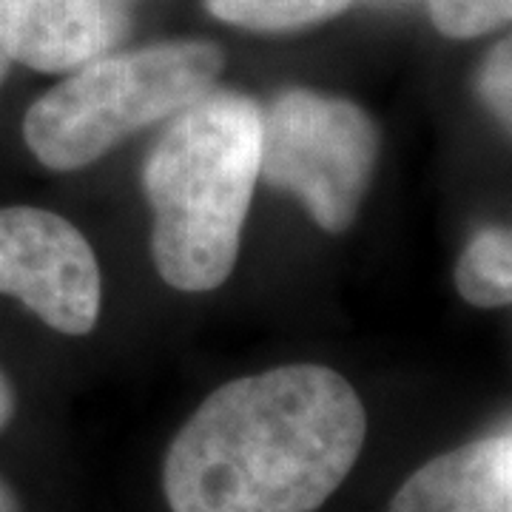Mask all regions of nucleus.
<instances>
[{
  "label": "nucleus",
  "mask_w": 512,
  "mask_h": 512,
  "mask_svg": "<svg viewBox=\"0 0 512 512\" xmlns=\"http://www.w3.org/2000/svg\"><path fill=\"white\" fill-rule=\"evenodd\" d=\"M211 15L256 32H288L339 15L350 0H205Z\"/></svg>",
  "instance_id": "obj_9"
},
{
  "label": "nucleus",
  "mask_w": 512,
  "mask_h": 512,
  "mask_svg": "<svg viewBox=\"0 0 512 512\" xmlns=\"http://www.w3.org/2000/svg\"><path fill=\"white\" fill-rule=\"evenodd\" d=\"M12 413H15V393H12V387L6 382V376L0 373V430L9 424Z\"/></svg>",
  "instance_id": "obj_12"
},
{
  "label": "nucleus",
  "mask_w": 512,
  "mask_h": 512,
  "mask_svg": "<svg viewBox=\"0 0 512 512\" xmlns=\"http://www.w3.org/2000/svg\"><path fill=\"white\" fill-rule=\"evenodd\" d=\"M367 416L345 376L285 365L222 384L165 456L174 512H313L348 478Z\"/></svg>",
  "instance_id": "obj_1"
},
{
  "label": "nucleus",
  "mask_w": 512,
  "mask_h": 512,
  "mask_svg": "<svg viewBox=\"0 0 512 512\" xmlns=\"http://www.w3.org/2000/svg\"><path fill=\"white\" fill-rule=\"evenodd\" d=\"M458 293L478 308H501L512 299V237L487 228L470 239L456 268Z\"/></svg>",
  "instance_id": "obj_8"
},
{
  "label": "nucleus",
  "mask_w": 512,
  "mask_h": 512,
  "mask_svg": "<svg viewBox=\"0 0 512 512\" xmlns=\"http://www.w3.org/2000/svg\"><path fill=\"white\" fill-rule=\"evenodd\" d=\"M9 66H12V55H9V49H6L3 20H0V86H3V80H6V74H9Z\"/></svg>",
  "instance_id": "obj_13"
},
{
  "label": "nucleus",
  "mask_w": 512,
  "mask_h": 512,
  "mask_svg": "<svg viewBox=\"0 0 512 512\" xmlns=\"http://www.w3.org/2000/svg\"><path fill=\"white\" fill-rule=\"evenodd\" d=\"M0 512H20L18 498L12 495V490L0 481Z\"/></svg>",
  "instance_id": "obj_14"
},
{
  "label": "nucleus",
  "mask_w": 512,
  "mask_h": 512,
  "mask_svg": "<svg viewBox=\"0 0 512 512\" xmlns=\"http://www.w3.org/2000/svg\"><path fill=\"white\" fill-rule=\"evenodd\" d=\"M220 72V46L202 40L94 57L29 109L23 120L26 146L55 171L92 165L137 128L200 100Z\"/></svg>",
  "instance_id": "obj_3"
},
{
  "label": "nucleus",
  "mask_w": 512,
  "mask_h": 512,
  "mask_svg": "<svg viewBox=\"0 0 512 512\" xmlns=\"http://www.w3.org/2000/svg\"><path fill=\"white\" fill-rule=\"evenodd\" d=\"M0 293L49 328L83 336L100 313V268L72 222L43 208H0Z\"/></svg>",
  "instance_id": "obj_5"
},
{
  "label": "nucleus",
  "mask_w": 512,
  "mask_h": 512,
  "mask_svg": "<svg viewBox=\"0 0 512 512\" xmlns=\"http://www.w3.org/2000/svg\"><path fill=\"white\" fill-rule=\"evenodd\" d=\"M512 15V0H430V18L441 35L478 37L504 26Z\"/></svg>",
  "instance_id": "obj_10"
},
{
  "label": "nucleus",
  "mask_w": 512,
  "mask_h": 512,
  "mask_svg": "<svg viewBox=\"0 0 512 512\" xmlns=\"http://www.w3.org/2000/svg\"><path fill=\"white\" fill-rule=\"evenodd\" d=\"M259 114L245 94H202L148 154L151 254L177 291H214L234 271L259 177Z\"/></svg>",
  "instance_id": "obj_2"
},
{
  "label": "nucleus",
  "mask_w": 512,
  "mask_h": 512,
  "mask_svg": "<svg viewBox=\"0 0 512 512\" xmlns=\"http://www.w3.org/2000/svg\"><path fill=\"white\" fill-rule=\"evenodd\" d=\"M512 66H510V40H504L495 49L490 60L484 63L481 72V97L484 103L495 111L498 120H504L510 126L512 117Z\"/></svg>",
  "instance_id": "obj_11"
},
{
  "label": "nucleus",
  "mask_w": 512,
  "mask_h": 512,
  "mask_svg": "<svg viewBox=\"0 0 512 512\" xmlns=\"http://www.w3.org/2000/svg\"><path fill=\"white\" fill-rule=\"evenodd\" d=\"M390 512H512V433L427 461L393 495Z\"/></svg>",
  "instance_id": "obj_7"
},
{
  "label": "nucleus",
  "mask_w": 512,
  "mask_h": 512,
  "mask_svg": "<svg viewBox=\"0 0 512 512\" xmlns=\"http://www.w3.org/2000/svg\"><path fill=\"white\" fill-rule=\"evenodd\" d=\"M376 157L379 131L350 100L296 89L259 114V177L296 194L330 234L356 220Z\"/></svg>",
  "instance_id": "obj_4"
},
{
  "label": "nucleus",
  "mask_w": 512,
  "mask_h": 512,
  "mask_svg": "<svg viewBox=\"0 0 512 512\" xmlns=\"http://www.w3.org/2000/svg\"><path fill=\"white\" fill-rule=\"evenodd\" d=\"M131 0H0L12 60L40 72L89 63L126 35Z\"/></svg>",
  "instance_id": "obj_6"
}]
</instances>
